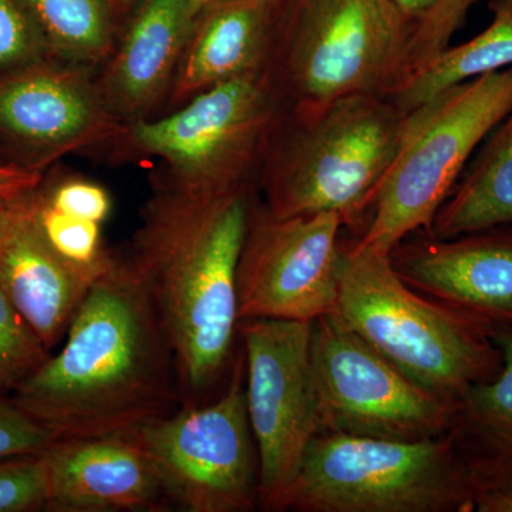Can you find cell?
Returning <instances> with one entry per match:
<instances>
[{
	"instance_id": "6da1fadb",
	"label": "cell",
	"mask_w": 512,
	"mask_h": 512,
	"mask_svg": "<svg viewBox=\"0 0 512 512\" xmlns=\"http://www.w3.org/2000/svg\"><path fill=\"white\" fill-rule=\"evenodd\" d=\"M10 397L59 439L133 433L183 406L173 346L124 256L90 288L62 350Z\"/></svg>"
},
{
	"instance_id": "7a4b0ae2",
	"label": "cell",
	"mask_w": 512,
	"mask_h": 512,
	"mask_svg": "<svg viewBox=\"0 0 512 512\" xmlns=\"http://www.w3.org/2000/svg\"><path fill=\"white\" fill-rule=\"evenodd\" d=\"M254 200V188L192 192L158 184L124 256L173 346L183 406L208 402L234 362L238 262Z\"/></svg>"
},
{
	"instance_id": "3957f363",
	"label": "cell",
	"mask_w": 512,
	"mask_h": 512,
	"mask_svg": "<svg viewBox=\"0 0 512 512\" xmlns=\"http://www.w3.org/2000/svg\"><path fill=\"white\" fill-rule=\"evenodd\" d=\"M406 124L407 114L376 94L286 107L259 173L262 204L279 218L336 214L359 238Z\"/></svg>"
},
{
	"instance_id": "277c9868",
	"label": "cell",
	"mask_w": 512,
	"mask_h": 512,
	"mask_svg": "<svg viewBox=\"0 0 512 512\" xmlns=\"http://www.w3.org/2000/svg\"><path fill=\"white\" fill-rule=\"evenodd\" d=\"M333 313L404 375L453 403L503 367L484 326L410 288L390 254L356 239L345 244Z\"/></svg>"
},
{
	"instance_id": "5b68a950",
	"label": "cell",
	"mask_w": 512,
	"mask_h": 512,
	"mask_svg": "<svg viewBox=\"0 0 512 512\" xmlns=\"http://www.w3.org/2000/svg\"><path fill=\"white\" fill-rule=\"evenodd\" d=\"M417 26L396 0H281L268 73L286 107L390 97L409 80Z\"/></svg>"
},
{
	"instance_id": "8992f818",
	"label": "cell",
	"mask_w": 512,
	"mask_h": 512,
	"mask_svg": "<svg viewBox=\"0 0 512 512\" xmlns=\"http://www.w3.org/2000/svg\"><path fill=\"white\" fill-rule=\"evenodd\" d=\"M480 495L450 430L413 441L322 431L279 512H473Z\"/></svg>"
},
{
	"instance_id": "52a82bcc",
	"label": "cell",
	"mask_w": 512,
	"mask_h": 512,
	"mask_svg": "<svg viewBox=\"0 0 512 512\" xmlns=\"http://www.w3.org/2000/svg\"><path fill=\"white\" fill-rule=\"evenodd\" d=\"M511 110L508 67L454 84L407 113L402 146L356 241L390 254L404 238L429 231L478 146Z\"/></svg>"
},
{
	"instance_id": "ba28073f",
	"label": "cell",
	"mask_w": 512,
	"mask_h": 512,
	"mask_svg": "<svg viewBox=\"0 0 512 512\" xmlns=\"http://www.w3.org/2000/svg\"><path fill=\"white\" fill-rule=\"evenodd\" d=\"M286 104L269 73L217 84L160 119L124 123L114 140L133 156L158 158V184L192 192L255 188Z\"/></svg>"
},
{
	"instance_id": "9c48e42d",
	"label": "cell",
	"mask_w": 512,
	"mask_h": 512,
	"mask_svg": "<svg viewBox=\"0 0 512 512\" xmlns=\"http://www.w3.org/2000/svg\"><path fill=\"white\" fill-rule=\"evenodd\" d=\"M131 434L153 460L170 505L187 512L258 507V454L248 419L244 352L232 362L217 399L181 406Z\"/></svg>"
},
{
	"instance_id": "30bf717a",
	"label": "cell",
	"mask_w": 512,
	"mask_h": 512,
	"mask_svg": "<svg viewBox=\"0 0 512 512\" xmlns=\"http://www.w3.org/2000/svg\"><path fill=\"white\" fill-rule=\"evenodd\" d=\"M312 325L296 320H239L262 511H279L309 444L320 433Z\"/></svg>"
},
{
	"instance_id": "8fae6325",
	"label": "cell",
	"mask_w": 512,
	"mask_h": 512,
	"mask_svg": "<svg viewBox=\"0 0 512 512\" xmlns=\"http://www.w3.org/2000/svg\"><path fill=\"white\" fill-rule=\"evenodd\" d=\"M320 433L426 440L450 429L456 403L414 382L335 315L312 325Z\"/></svg>"
},
{
	"instance_id": "7c38bea8",
	"label": "cell",
	"mask_w": 512,
	"mask_h": 512,
	"mask_svg": "<svg viewBox=\"0 0 512 512\" xmlns=\"http://www.w3.org/2000/svg\"><path fill=\"white\" fill-rule=\"evenodd\" d=\"M336 214L279 218L252 202L239 255V320L315 322L335 312L345 242Z\"/></svg>"
},
{
	"instance_id": "4fadbf2b",
	"label": "cell",
	"mask_w": 512,
	"mask_h": 512,
	"mask_svg": "<svg viewBox=\"0 0 512 512\" xmlns=\"http://www.w3.org/2000/svg\"><path fill=\"white\" fill-rule=\"evenodd\" d=\"M121 123L89 67L52 57L0 73V138L40 171L67 154L113 144Z\"/></svg>"
},
{
	"instance_id": "5bb4252c",
	"label": "cell",
	"mask_w": 512,
	"mask_h": 512,
	"mask_svg": "<svg viewBox=\"0 0 512 512\" xmlns=\"http://www.w3.org/2000/svg\"><path fill=\"white\" fill-rule=\"evenodd\" d=\"M410 288L488 332L512 330V225L439 239L420 232L390 251Z\"/></svg>"
},
{
	"instance_id": "9a60e30c",
	"label": "cell",
	"mask_w": 512,
	"mask_h": 512,
	"mask_svg": "<svg viewBox=\"0 0 512 512\" xmlns=\"http://www.w3.org/2000/svg\"><path fill=\"white\" fill-rule=\"evenodd\" d=\"M47 478L45 511L168 510L153 460L133 434L57 439L40 454Z\"/></svg>"
},
{
	"instance_id": "2e32d148",
	"label": "cell",
	"mask_w": 512,
	"mask_h": 512,
	"mask_svg": "<svg viewBox=\"0 0 512 512\" xmlns=\"http://www.w3.org/2000/svg\"><path fill=\"white\" fill-rule=\"evenodd\" d=\"M33 190L6 198L0 207V288L52 352L100 276L70 264L49 244L37 222Z\"/></svg>"
},
{
	"instance_id": "e0dca14e",
	"label": "cell",
	"mask_w": 512,
	"mask_h": 512,
	"mask_svg": "<svg viewBox=\"0 0 512 512\" xmlns=\"http://www.w3.org/2000/svg\"><path fill=\"white\" fill-rule=\"evenodd\" d=\"M190 0H140L119 45L97 76L121 123L150 119L167 99L194 23Z\"/></svg>"
},
{
	"instance_id": "ac0fdd59",
	"label": "cell",
	"mask_w": 512,
	"mask_h": 512,
	"mask_svg": "<svg viewBox=\"0 0 512 512\" xmlns=\"http://www.w3.org/2000/svg\"><path fill=\"white\" fill-rule=\"evenodd\" d=\"M281 0H217L202 6L178 64L168 103L180 107L217 84L266 73Z\"/></svg>"
},
{
	"instance_id": "d6986e66",
	"label": "cell",
	"mask_w": 512,
	"mask_h": 512,
	"mask_svg": "<svg viewBox=\"0 0 512 512\" xmlns=\"http://www.w3.org/2000/svg\"><path fill=\"white\" fill-rule=\"evenodd\" d=\"M491 338L501 350L503 367L493 380L470 387L457 400L448 429L483 494L512 487V330H497Z\"/></svg>"
},
{
	"instance_id": "ffe728a7",
	"label": "cell",
	"mask_w": 512,
	"mask_h": 512,
	"mask_svg": "<svg viewBox=\"0 0 512 512\" xmlns=\"http://www.w3.org/2000/svg\"><path fill=\"white\" fill-rule=\"evenodd\" d=\"M504 225H512V110L478 146L423 234L448 239Z\"/></svg>"
},
{
	"instance_id": "44dd1931",
	"label": "cell",
	"mask_w": 512,
	"mask_h": 512,
	"mask_svg": "<svg viewBox=\"0 0 512 512\" xmlns=\"http://www.w3.org/2000/svg\"><path fill=\"white\" fill-rule=\"evenodd\" d=\"M490 25L463 45L448 46L389 99L410 113L448 87L512 67V0H490Z\"/></svg>"
},
{
	"instance_id": "7402d4cb",
	"label": "cell",
	"mask_w": 512,
	"mask_h": 512,
	"mask_svg": "<svg viewBox=\"0 0 512 512\" xmlns=\"http://www.w3.org/2000/svg\"><path fill=\"white\" fill-rule=\"evenodd\" d=\"M52 59L89 67L104 64L116 47L114 0H26Z\"/></svg>"
},
{
	"instance_id": "603a6c76",
	"label": "cell",
	"mask_w": 512,
	"mask_h": 512,
	"mask_svg": "<svg viewBox=\"0 0 512 512\" xmlns=\"http://www.w3.org/2000/svg\"><path fill=\"white\" fill-rule=\"evenodd\" d=\"M39 185L33 190V200L37 222L49 244L82 271L103 275L116 259V255L104 247L103 224L56 210L40 194Z\"/></svg>"
},
{
	"instance_id": "cb8c5ba5",
	"label": "cell",
	"mask_w": 512,
	"mask_h": 512,
	"mask_svg": "<svg viewBox=\"0 0 512 512\" xmlns=\"http://www.w3.org/2000/svg\"><path fill=\"white\" fill-rule=\"evenodd\" d=\"M50 357V350L0 288V392L12 393Z\"/></svg>"
},
{
	"instance_id": "d4e9b609",
	"label": "cell",
	"mask_w": 512,
	"mask_h": 512,
	"mask_svg": "<svg viewBox=\"0 0 512 512\" xmlns=\"http://www.w3.org/2000/svg\"><path fill=\"white\" fill-rule=\"evenodd\" d=\"M50 57L26 0H0V73Z\"/></svg>"
},
{
	"instance_id": "484cf974",
	"label": "cell",
	"mask_w": 512,
	"mask_h": 512,
	"mask_svg": "<svg viewBox=\"0 0 512 512\" xmlns=\"http://www.w3.org/2000/svg\"><path fill=\"white\" fill-rule=\"evenodd\" d=\"M480 0H437L419 19L410 55V77L450 46ZM402 89V87H400Z\"/></svg>"
},
{
	"instance_id": "4316f807",
	"label": "cell",
	"mask_w": 512,
	"mask_h": 512,
	"mask_svg": "<svg viewBox=\"0 0 512 512\" xmlns=\"http://www.w3.org/2000/svg\"><path fill=\"white\" fill-rule=\"evenodd\" d=\"M47 478L42 457L0 460V512L45 511Z\"/></svg>"
},
{
	"instance_id": "83f0119b",
	"label": "cell",
	"mask_w": 512,
	"mask_h": 512,
	"mask_svg": "<svg viewBox=\"0 0 512 512\" xmlns=\"http://www.w3.org/2000/svg\"><path fill=\"white\" fill-rule=\"evenodd\" d=\"M40 194L56 210L104 224L113 210V198L103 185L79 175H69L50 184L40 183Z\"/></svg>"
},
{
	"instance_id": "f1b7e54d",
	"label": "cell",
	"mask_w": 512,
	"mask_h": 512,
	"mask_svg": "<svg viewBox=\"0 0 512 512\" xmlns=\"http://www.w3.org/2000/svg\"><path fill=\"white\" fill-rule=\"evenodd\" d=\"M57 439L55 431L23 412L10 394L0 392V460L39 456Z\"/></svg>"
},
{
	"instance_id": "f546056e",
	"label": "cell",
	"mask_w": 512,
	"mask_h": 512,
	"mask_svg": "<svg viewBox=\"0 0 512 512\" xmlns=\"http://www.w3.org/2000/svg\"><path fill=\"white\" fill-rule=\"evenodd\" d=\"M43 174L30 170L23 165L0 163V195L13 197L22 192L33 190L42 183Z\"/></svg>"
},
{
	"instance_id": "4dcf8cb0",
	"label": "cell",
	"mask_w": 512,
	"mask_h": 512,
	"mask_svg": "<svg viewBox=\"0 0 512 512\" xmlns=\"http://www.w3.org/2000/svg\"><path fill=\"white\" fill-rule=\"evenodd\" d=\"M477 512H512V487L498 488L478 497Z\"/></svg>"
},
{
	"instance_id": "1f68e13d",
	"label": "cell",
	"mask_w": 512,
	"mask_h": 512,
	"mask_svg": "<svg viewBox=\"0 0 512 512\" xmlns=\"http://www.w3.org/2000/svg\"><path fill=\"white\" fill-rule=\"evenodd\" d=\"M400 6L407 12L412 13L417 19H420L437 2V0H396Z\"/></svg>"
},
{
	"instance_id": "d6a6232c",
	"label": "cell",
	"mask_w": 512,
	"mask_h": 512,
	"mask_svg": "<svg viewBox=\"0 0 512 512\" xmlns=\"http://www.w3.org/2000/svg\"><path fill=\"white\" fill-rule=\"evenodd\" d=\"M136 2V0H114V3H116L117 10H120V12H123V10H126L127 8H130L133 3Z\"/></svg>"
},
{
	"instance_id": "836d02e7",
	"label": "cell",
	"mask_w": 512,
	"mask_h": 512,
	"mask_svg": "<svg viewBox=\"0 0 512 512\" xmlns=\"http://www.w3.org/2000/svg\"><path fill=\"white\" fill-rule=\"evenodd\" d=\"M217 2V0H190L192 8L195 12H198L202 6L208 5V3Z\"/></svg>"
},
{
	"instance_id": "e575fe53",
	"label": "cell",
	"mask_w": 512,
	"mask_h": 512,
	"mask_svg": "<svg viewBox=\"0 0 512 512\" xmlns=\"http://www.w3.org/2000/svg\"><path fill=\"white\" fill-rule=\"evenodd\" d=\"M6 198H9V197H2V195H0V207H2V204H3V202H5Z\"/></svg>"
},
{
	"instance_id": "d590c367",
	"label": "cell",
	"mask_w": 512,
	"mask_h": 512,
	"mask_svg": "<svg viewBox=\"0 0 512 512\" xmlns=\"http://www.w3.org/2000/svg\"><path fill=\"white\" fill-rule=\"evenodd\" d=\"M0 163H3V161H2V154H0Z\"/></svg>"
}]
</instances>
